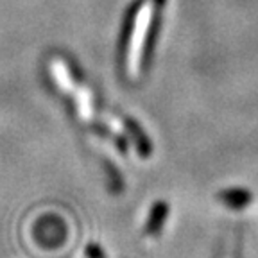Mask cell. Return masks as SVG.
Instances as JSON below:
<instances>
[{
	"label": "cell",
	"mask_w": 258,
	"mask_h": 258,
	"mask_svg": "<svg viewBox=\"0 0 258 258\" xmlns=\"http://www.w3.org/2000/svg\"><path fill=\"white\" fill-rule=\"evenodd\" d=\"M160 4L161 0H140L133 13L131 34L125 43V74L131 81H137L142 74L147 38H149L156 9L160 8Z\"/></svg>",
	"instance_id": "cell-1"
},
{
	"label": "cell",
	"mask_w": 258,
	"mask_h": 258,
	"mask_svg": "<svg viewBox=\"0 0 258 258\" xmlns=\"http://www.w3.org/2000/svg\"><path fill=\"white\" fill-rule=\"evenodd\" d=\"M77 111H79L81 120L90 122L93 117V108H92V95H90L88 88H83L77 95Z\"/></svg>",
	"instance_id": "cell-4"
},
{
	"label": "cell",
	"mask_w": 258,
	"mask_h": 258,
	"mask_svg": "<svg viewBox=\"0 0 258 258\" xmlns=\"http://www.w3.org/2000/svg\"><path fill=\"white\" fill-rule=\"evenodd\" d=\"M50 69H52V76L56 79V83L64 90V92H70L74 88V79H70V72H69V67L64 63L63 59H54L52 64H50Z\"/></svg>",
	"instance_id": "cell-3"
},
{
	"label": "cell",
	"mask_w": 258,
	"mask_h": 258,
	"mask_svg": "<svg viewBox=\"0 0 258 258\" xmlns=\"http://www.w3.org/2000/svg\"><path fill=\"white\" fill-rule=\"evenodd\" d=\"M219 199H221V203H224L228 208L242 210L251 203V194L247 192V190L230 188V190H224V192L219 194Z\"/></svg>",
	"instance_id": "cell-2"
},
{
	"label": "cell",
	"mask_w": 258,
	"mask_h": 258,
	"mask_svg": "<svg viewBox=\"0 0 258 258\" xmlns=\"http://www.w3.org/2000/svg\"><path fill=\"white\" fill-rule=\"evenodd\" d=\"M165 217H167V205H163V203H158V205L154 206L153 214H151L149 222H147V230L153 231V233L160 231L161 222L165 221Z\"/></svg>",
	"instance_id": "cell-5"
}]
</instances>
